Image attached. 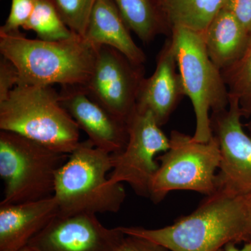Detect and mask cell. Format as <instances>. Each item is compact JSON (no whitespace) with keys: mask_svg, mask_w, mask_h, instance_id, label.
Segmentation results:
<instances>
[{"mask_svg":"<svg viewBox=\"0 0 251 251\" xmlns=\"http://www.w3.org/2000/svg\"><path fill=\"white\" fill-rule=\"evenodd\" d=\"M224 9L229 11L251 33V0H226Z\"/></svg>","mask_w":251,"mask_h":251,"instance_id":"obj_23","label":"cell"},{"mask_svg":"<svg viewBox=\"0 0 251 251\" xmlns=\"http://www.w3.org/2000/svg\"><path fill=\"white\" fill-rule=\"evenodd\" d=\"M126 234L108 228L97 214L54 217L27 247L34 251H118Z\"/></svg>","mask_w":251,"mask_h":251,"instance_id":"obj_11","label":"cell"},{"mask_svg":"<svg viewBox=\"0 0 251 251\" xmlns=\"http://www.w3.org/2000/svg\"><path fill=\"white\" fill-rule=\"evenodd\" d=\"M83 37L96 47L116 49L135 64L146 61L145 52L132 39L113 0H97Z\"/></svg>","mask_w":251,"mask_h":251,"instance_id":"obj_15","label":"cell"},{"mask_svg":"<svg viewBox=\"0 0 251 251\" xmlns=\"http://www.w3.org/2000/svg\"><path fill=\"white\" fill-rule=\"evenodd\" d=\"M36 0H11V10L0 33H14L24 27L35 6Z\"/></svg>","mask_w":251,"mask_h":251,"instance_id":"obj_21","label":"cell"},{"mask_svg":"<svg viewBox=\"0 0 251 251\" xmlns=\"http://www.w3.org/2000/svg\"><path fill=\"white\" fill-rule=\"evenodd\" d=\"M23 28L34 31L38 39L46 41L67 40L77 35L68 27L49 0H36L34 11Z\"/></svg>","mask_w":251,"mask_h":251,"instance_id":"obj_19","label":"cell"},{"mask_svg":"<svg viewBox=\"0 0 251 251\" xmlns=\"http://www.w3.org/2000/svg\"><path fill=\"white\" fill-rule=\"evenodd\" d=\"M145 72L143 64H135L116 49L102 46L83 87L105 110L127 122L135 111Z\"/></svg>","mask_w":251,"mask_h":251,"instance_id":"obj_10","label":"cell"},{"mask_svg":"<svg viewBox=\"0 0 251 251\" xmlns=\"http://www.w3.org/2000/svg\"><path fill=\"white\" fill-rule=\"evenodd\" d=\"M159 1H167V0H159ZM211 1H224V0H211Z\"/></svg>","mask_w":251,"mask_h":251,"instance_id":"obj_29","label":"cell"},{"mask_svg":"<svg viewBox=\"0 0 251 251\" xmlns=\"http://www.w3.org/2000/svg\"><path fill=\"white\" fill-rule=\"evenodd\" d=\"M246 126H247L248 130H249V135L251 137V117L250 121L248 122L247 125H246Z\"/></svg>","mask_w":251,"mask_h":251,"instance_id":"obj_27","label":"cell"},{"mask_svg":"<svg viewBox=\"0 0 251 251\" xmlns=\"http://www.w3.org/2000/svg\"><path fill=\"white\" fill-rule=\"evenodd\" d=\"M237 244L233 242L229 243L219 251H251V241L246 242L242 248H238Z\"/></svg>","mask_w":251,"mask_h":251,"instance_id":"obj_25","label":"cell"},{"mask_svg":"<svg viewBox=\"0 0 251 251\" xmlns=\"http://www.w3.org/2000/svg\"><path fill=\"white\" fill-rule=\"evenodd\" d=\"M120 227L126 235L144 238L170 251H219L229 243L250 242L244 198L217 191L166 227Z\"/></svg>","mask_w":251,"mask_h":251,"instance_id":"obj_1","label":"cell"},{"mask_svg":"<svg viewBox=\"0 0 251 251\" xmlns=\"http://www.w3.org/2000/svg\"><path fill=\"white\" fill-rule=\"evenodd\" d=\"M112 168V154L89 139L80 141L56 175L53 196L58 216L118 212L126 193L122 183L109 179Z\"/></svg>","mask_w":251,"mask_h":251,"instance_id":"obj_3","label":"cell"},{"mask_svg":"<svg viewBox=\"0 0 251 251\" xmlns=\"http://www.w3.org/2000/svg\"><path fill=\"white\" fill-rule=\"evenodd\" d=\"M19 74L14 63L1 55L0 59V102L7 98L18 85Z\"/></svg>","mask_w":251,"mask_h":251,"instance_id":"obj_22","label":"cell"},{"mask_svg":"<svg viewBox=\"0 0 251 251\" xmlns=\"http://www.w3.org/2000/svg\"><path fill=\"white\" fill-rule=\"evenodd\" d=\"M18 251H34L33 250H31L30 248L27 247H25V248H23V249H21V250Z\"/></svg>","mask_w":251,"mask_h":251,"instance_id":"obj_28","label":"cell"},{"mask_svg":"<svg viewBox=\"0 0 251 251\" xmlns=\"http://www.w3.org/2000/svg\"><path fill=\"white\" fill-rule=\"evenodd\" d=\"M99 48L79 35L46 41L29 39L21 31L0 33V52L17 68L18 85H85Z\"/></svg>","mask_w":251,"mask_h":251,"instance_id":"obj_2","label":"cell"},{"mask_svg":"<svg viewBox=\"0 0 251 251\" xmlns=\"http://www.w3.org/2000/svg\"><path fill=\"white\" fill-rule=\"evenodd\" d=\"M244 202H245L248 227H249L250 241H251V195L247 196V197H244Z\"/></svg>","mask_w":251,"mask_h":251,"instance_id":"obj_26","label":"cell"},{"mask_svg":"<svg viewBox=\"0 0 251 251\" xmlns=\"http://www.w3.org/2000/svg\"><path fill=\"white\" fill-rule=\"evenodd\" d=\"M169 138V150L156 158L160 165L151 180L149 198L157 204L171 191L179 190L214 194L221 159L217 139L212 135L209 141L201 143L176 130Z\"/></svg>","mask_w":251,"mask_h":251,"instance_id":"obj_7","label":"cell"},{"mask_svg":"<svg viewBox=\"0 0 251 251\" xmlns=\"http://www.w3.org/2000/svg\"><path fill=\"white\" fill-rule=\"evenodd\" d=\"M128 140L122 152L112 155V183H127L135 194L149 198L150 188L159 164L157 154L170 148V138L151 112L135 108L127 120Z\"/></svg>","mask_w":251,"mask_h":251,"instance_id":"obj_8","label":"cell"},{"mask_svg":"<svg viewBox=\"0 0 251 251\" xmlns=\"http://www.w3.org/2000/svg\"><path fill=\"white\" fill-rule=\"evenodd\" d=\"M0 129L67 154L80 142L78 125L52 86H16L0 102Z\"/></svg>","mask_w":251,"mask_h":251,"instance_id":"obj_4","label":"cell"},{"mask_svg":"<svg viewBox=\"0 0 251 251\" xmlns=\"http://www.w3.org/2000/svg\"><path fill=\"white\" fill-rule=\"evenodd\" d=\"M59 96L64 108L96 148L112 155L125 150L128 140L127 122L91 98L83 85L62 86Z\"/></svg>","mask_w":251,"mask_h":251,"instance_id":"obj_12","label":"cell"},{"mask_svg":"<svg viewBox=\"0 0 251 251\" xmlns=\"http://www.w3.org/2000/svg\"><path fill=\"white\" fill-rule=\"evenodd\" d=\"M250 33L224 8L202 34L206 52L219 70L232 65L242 55Z\"/></svg>","mask_w":251,"mask_h":251,"instance_id":"obj_16","label":"cell"},{"mask_svg":"<svg viewBox=\"0 0 251 251\" xmlns=\"http://www.w3.org/2000/svg\"><path fill=\"white\" fill-rule=\"evenodd\" d=\"M229 97L237 99L243 117H251V33L242 55L221 71Z\"/></svg>","mask_w":251,"mask_h":251,"instance_id":"obj_18","label":"cell"},{"mask_svg":"<svg viewBox=\"0 0 251 251\" xmlns=\"http://www.w3.org/2000/svg\"><path fill=\"white\" fill-rule=\"evenodd\" d=\"M59 16L75 34L85 35L91 13L97 0H49Z\"/></svg>","mask_w":251,"mask_h":251,"instance_id":"obj_20","label":"cell"},{"mask_svg":"<svg viewBox=\"0 0 251 251\" xmlns=\"http://www.w3.org/2000/svg\"><path fill=\"white\" fill-rule=\"evenodd\" d=\"M118 251H170L163 246L135 236L126 235Z\"/></svg>","mask_w":251,"mask_h":251,"instance_id":"obj_24","label":"cell"},{"mask_svg":"<svg viewBox=\"0 0 251 251\" xmlns=\"http://www.w3.org/2000/svg\"><path fill=\"white\" fill-rule=\"evenodd\" d=\"M58 213L54 196L0 205V251H18L27 247Z\"/></svg>","mask_w":251,"mask_h":251,"instance_id":"obj_14","label":"cell"},{"mask_svg":"<svg viewBox=\"0 0 251 251\" xmlns=\"http://www.w3.org/2000/svg\"><path fill=\"white\" fill-rule=\"evenodd\" d=\"M171 39L185 94L191 100L196 115L193 138L206 143L213 135L210 112L228 107V90L221 70L206 52L202 34L174 26L172 28Z\"/></svg>","mask_w":251,"mask_h":251,"instance_id":"obj_6","label":"cell"},{"mask_svg":"<svg viewBox=\"0 0 251 251\" xmlns=\"http://www.w3.org/2000/svg\"><path fill=\"white\" fill-rule=\"evenodd\" d=\"M69 158L46 145L12 132H0V176L4 196L0 205L52 197L56 175Z\"/></svg>","mask_w":251,"mask_h":251,"instance_id":"obj_5","label":"cell"},{"mask_svg":"<svg viewBox=\"0 0 251 251\" xmlns=\"http://www.w3.org/2000/svg\"><path fill=\"white\" fill-rule=\"evenodd\" d=\"M127 27L145 44L158 35H171L172 28L157 0H113Z\"/></svg>","mask_w":251,"mask_h":251,"instance_id":"obj_17","label":"cell"},{"mask_svg":"<svg viewBox=\"0 0 251 251\" xmlns=\"http://www.w3.org/2000/svg\"><path fill=\"white\" fill-rule=\"evenodd\" d=\"M185 94L171 37L157 56L152 75L140 85L135 108L152 114L157 124L166 125Z\"/></svg>","mask_w":251,"mask_h":251,"instance_id":"obj_13","label":"cell"},{"mask_svg":"<svg viewBox=\"0 0 251 251\" xmlns=\"http://www.w3.org/2000/svg\"><path fill=\"white\" fill-rule=\"evenodd\" d=\"M242 117L237 99L229 97L228 107L211 112L210 122L221 155L216 192L244 198L251 195V137L243 128Z\"/></svg>","mask_w":251,"mask_h":251,"instance_id":"obj_9","label":"cell"}]
</instances>
